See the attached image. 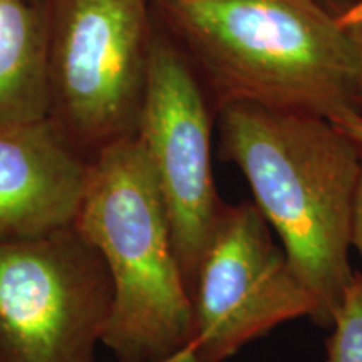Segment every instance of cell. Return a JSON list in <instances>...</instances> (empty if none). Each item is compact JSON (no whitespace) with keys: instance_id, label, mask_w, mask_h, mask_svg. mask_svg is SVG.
Listing matches in <instances>:
<instances>
[{"instance_id":"1","label":"cell","mask_w":362,"mask_h":362,"mask_svg":"<svg viewBox=\"0 0 362 362\" xmlns=\"http://www.w3.org/2000/svg\"><path fill=\"white\" fill-rule=\"evenodd\" d=\"M220 155L250 185L292 269L332 325L352 279L349 250L362 153L332 119L233 103L216 107Z\"/></svg>"},{"instance_id":"2","label":"cell","mask_w":362,"mask_h":362,"mask_svg":"<svg viewBox=\"0 0 362 362\" xmlns=\"http://www.w3.org/2000/svg\"><path fill=\"white\" fill-rule=\"evenodd\" d=\"M214 98L336 119L351 110V44L324 0H153Z\"/></svg>"},{"instance_id":"3","label":"cell","mask_w":362,"mask_h":362,"mask_svg":"<svg viewBox=\"0 0 362 362\" xmlns=\"http://www.w3.org/2000/svg\"><path fill=\"white\" fill-rule=\"evenodd\" d=\"M74 226L111 274L115 293L103 346L119 362H161L185 349L193 339V304L168 210L138 136L93 156Z\"/></svg>"},{"instance_id":"4","label":"cell","mask_w":362,"mask_h":362,"mask_svg":"<svg viewBox=\"0 0 362 362\" xmlns=\"http://www.w3.org/2000/svg\"><path fill=\"white\" fill-rule=\"evenodd\" d=\"M151 0H45L49 117L93 158L138 133Z\"/></svg>"},{"instance_id":"5","label":"cell","mask_w":362,"mask_h":362,"mask_svg":"<svg viewBox=\"0 0 362 362\" xmlns=\"http://www.w3.org/2000/svg\"><path fill=\"white\" fill-rule=\"evenodd\" d=\"M112 293L103 255L74 225L0 240V362H98Z\"/></svg>"},{"instance_id":"6","label":"cell","mask_w":362,"mask_h":362,"mask_svg":"<svg viewBox=\"0 0 362 362\" xmlns=\"http://www.w3.org/2000/svg\"><path fill=\"white\" fill-rule=\"evenodd\" d=\"M136 136L168 210L175 252L192 298L226 203L214 181L211 115L203 84L156 17Z\"/></svg>"},{"instance_id":"7","label":"cell","mask_w":362,"mask_h":362,"mask_svg":"<svg viewBox=\"0 0 362 362\" xmlns=\"http://www.w3.org/2000/svg\"><path fill=\"white\" fill-rule=\"evenodd\" d=\"M198 362H223L277 325L319 314L253 202L225 205L192 291Z\"/></svg>"},{"instance_id":"8","label":"cell","mask_w":362,"mask_h":362,"mask_svg":"<svg viewBox=\"0 0 362 362\" xmlns=\"http://www.w3.org/2000/svg\"><path fill=\"white\" fill-rule=\"evenodd\" d=\"M90 161L51 117L0 128V240L74 225Z\"/></svg>"},{"instance_id":"9","label":"cell","mask_w":362,"mask_h":362,"mask_svg":"<svg viewBox=\"0 0 362 362\" xmlns=\"http://www.w3.org/2000/svg\"><path fill=\"white\" fill-rule=\"evenodd\" d=\"M45 117V0H0V128Z\"/></svg>"},{"instance_id":"10","label":"cell","mask_w":362,"mask_h":362,"mask_svg":"<svg viewBox=\"0 0 362 362\" xmlns=\"http://www.w3.org/2000/svg\"><path fill=\"white\" fill-rule=\"evenodd\" d=\"M325 341L329 362H362V274L354 272Z\"/></svg>"},{"instance_id":"11","label":"cell","mask_w":362,"mask_h":362,"mask_svg":"<svg viewBox=\"0 0 362 362\" xmlns=\"http://www.w3.org/2000/svg\"><path fill=\"white\" fill-rule=\"evenodd\" d=\"M334 12L351 44L354 74L351 86V110L362 116V0H324Z\"/></svg>"},{"instance_id":"12","label":"cell","mask_w":362,"mask_h":362,"mask_svg":"<svg viewBox=\"0 0 362 362\" xmlns=\"http://www.w3.org/2000/svg\"><path fill=\"white\" fill-rule=\"evenodd\" d=\"M332 121L342 131H346L352 139H354L362 153V116L357 115V112H354L352 110H347L346 112H342L341 116H337L336 119Z\"/></svg>"},{"instance_id":"13","label":"cell","mask_w":362,"mask_h":362,"mask_svg":"<svg viewBox=\"0 0 362 362\" xmlns=\"http://www.w3.org/2000/svg\"><path fill=\"white\" fill-rule=\"evenodd\" d=\"M351 245L359 252L362 257V171L359 185H357L354 214H352V230H351Z\"/></svg>"},{"instance_id":"14","label":"cell","mask_w":362,"mask_h":362,"mask_svg":"<svg viewBox=\"0 0 362 362\" xmlns=\"http://www.w3.org/2000/svg\"><path fill=\"white\" fill-rule=\"evenodd\" d=\"M161 362H198L197 351H194L193 344L189 342L185 349H181L180 352H176V354H173L171 357H168V359H165Z\"/></svg>"},{"instance_id":"15","label":"cell","mask_w":362,"mask_h":362,"mask_svg":"<svg viewBox=\"0 0 362 362\" xmlns=\"http://www.w3.org/2000/svg\"><path fill=\"white\" fill-rule=\"evenodd\" d=\"M27 2H42V0H27Z\"/></svg>"},{"instance_id":"16","label":"cell","mask_w":362,"mask_h":362,"mask_svg":"<svg viewBox=\"0 0 362 362\" xmlns=\"http://www.w3.org/2000/svg\"><path fill=\"white\" fill-rule=\"evenodd\" d=\"M151 2H153V0H151Z\"/></svg>"}]
</instances>
